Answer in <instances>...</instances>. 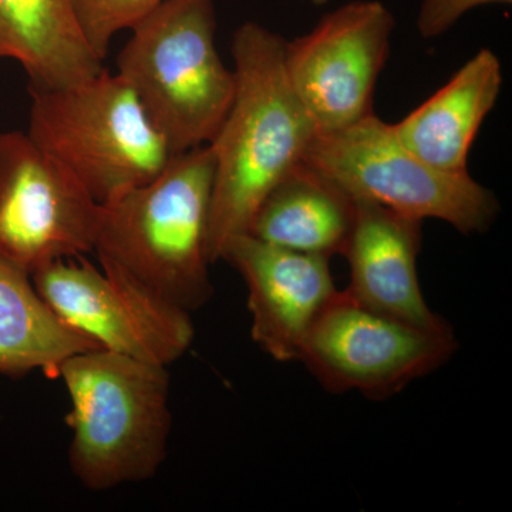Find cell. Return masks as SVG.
<instances>
[{
	"label": "cell",
	"instance_id": "d6986e66",
	"mask_svg": "<svg viewBox=\"0 0 512 512\" xmlns=\"http://www.w3.org/2000/svg\"><path fill=\"white\" fill-rule=\"evenodd\" d=\"M309 2L313 3V5L316 6H322L325 5V3H328L329 0H309Z\"/></svg>",
	"mask_w": 512,
	"mask_h": 512
},
{
	"label": "cell",
	"instance_id": "8992f818",
	"mask_svg": "<svg viewBox=\"0 0 512 512\" xmlns=\"http://www.w3.org/2000/svg\"><path fill=\"white\" fill-rule=\"evenodd\" d=\"M353 200L375 202L414 220L447 222L483 234L500 211L493 191L470 174L427 164L375 113L340 130L318 133L303 161Z\"/></svg>",
	"mask_w": 512,
	"mask_h": 512
},
{
	"label": "cell",
	"instance_id": "277c9868",
	"mask_svg": "<svg viewBox=\"0 0 512 512\" xmlns=\"http://www.w3.org/2000/svg\"><path fill=\"white\" fill-rule=\"evenodd\" d=\"M214 0H165L130 29L117 74L177 154L212 143L231 109L235 73L215 46Z\"/></svg>",
	"mask_w": 512,
	"mask_h": 512
},
{
	"label": "cell",
	"instance_id": "7c38bea8",
	"mask_svg": "<svg viewBox=\"0 0 512 512\" xmlns=\"http://www.w3.org/2000/svg\"><path fill=\"white\" fill-rule=\"evenodd\" d=\"M421 222L375 202L355 200V222L343 254L350 266L345 292L360 305L417 328L448 329L421 292Z\"/></svg>",
	"mask_w": 512,
	"mask_h": 512
},
{
	"label": "cell",
	"instance_id": "ba28073f",
	"mask_svg": "<svg viewBox=\"0 0 512 512\" xmlns=\"http://www.w3.org/2000/svg\"><path fill=\"white\" fill-rule=\"evenodd\" d=\"M59 259L32 274L43 301L101 349L170 366L190 350L191 313L154 295L119 269Z\"/></svg>",
	"mask_w": 512,
	"mask_h": 512
},
{
	"label": "cell",
	"instance_id": "e0dca14e",
	"mask_svg": "<svg viewBox=\"0 0 512 512\" xmlns=\"http://www.w3.org/2000/svg\"><path fill=\"white\" fill-rule=\"evenodd\" d=\"M80 26L96 55L106 60L117 33L130 30L165 0H72Z\"/></svg>",
	"mask_w": 512,
	"mask_h": 512
},
{
	"label": "cell",
	"instance_id": "5bb4252c",
	"mask_svg": "<svg viewBox=\"0 0 512 512\" xmlns=\"http://www.w3.org/2000/svg\"><path fill=\"white\" fill-rule=\"evenodd\" d=\"M0 59L22 64L33 89L72 86L104 69L72 0H0Z\"/></svg>",
	"mask_w": 512,
	"mask_h": 512
},
{
	"label": "cell",
	"instance_id": "ac0fdd59",
	"mask_svg": "<svg viewBox=\"0 0 512 512\" xmlns=\"http://www.w3.org/2000/svg\"><path fill=\"white\" fill-rule=\"evenodd\" d=\"M512 0H423L417 16V30L424 39H434L448 29L470 10L484 5H511Z\"/></svg>",
	"mask_w": 512,
	"mask_h": 512
},
{
	"label": "cell",
	"instance_id": "9c48e42d",
	"mask_svg": "<svg viewBox=\"0 0 512 512\" xmlns=\"http://www.w3.org/2000/svg\"><path fill=\"white\" fill-rule=\"evenodd\" d=\"M100 204L28 133H0V256L29 275L94 251Z\"/></svg>",
	"mask_w": 512,
	"mask_h": 512
},
{
	"label": "cell",
	"instance_id": "30bf717a",
	"mask_svg": "<svg viewBox=\"0 0 512 512\" xmlns=\"http://www.w3.org/2000/svg\"><path fill=\"white\" fill-rule=\"evenodd\" d=\"M394 16L382 2L355 0L292 42L285 69L318 133L352 126L373 113V94L390 52Z\"/></svg>",
	"mask_w": 512,
	"mask_h": 512
},
{
	"label": "cell",
	"instance_id": "5b68a950",
	"mask_svg": "<svg viewBox=\"0 0 512 512\" xmlns=\"http://www.w3.org/2000/svg\"><path fill=\"white\" fill-rule=\"evenodd\" d=\"M29 92V136L99 204L153 180L174 157L117 73L103 69L72 86Z\"/></svg>",
	"mask_w": 512,
	"mask_h": 512
},
{
	"label": "cell",
	"instance_id": "3957f363",
	"mask_svg": "<svg viewBox=\"0 0 512 512\" xmlns=\"http://www.w3.org/2000/svg\"><path fill=\"white\" fill-rule=\"evenodd\" d=\"M57 377L72 403L74 477L107 491L156 476L173 426L167 366L100 348L69 357Z\"/></svg>",
	"mask_w": 512,
	"mask_h": 512
},
{
	"label": "cell",
	"instance_id": "4fadbf2b",
	"mask_svg": "<svg viewBox=\"0 0 512 512\" xmlns=\"http://www.w3.org/2000/svg\"><path fill=\"white\" fill-rule=\"evenodd\" d=\"M501 86L500 60L490 49H481L439 92L392 124L394 134L427 164L448 173H467L471 146Z\"/></svg>",
	"mask_w": 512,
	"mask_h": 512
},
{
	"label": "cell",
	"instance_id": "9a60e30c",
	"mask_svg": "<svg viewBox=\"0 0 512 512\" xmlns=\"http://www.w3.org/2000/svg\"><path fill=\"white\" fill-rule=\"evenodd\" d=\"M355 222V200L308 165L292 171L259 205L248 234L291 251L345 254Z\"/></svg>",
	"mask_w": 512,
	"mask_h": 512
},
{
	"label": "cell",
	"instance_id": "6da1fadb",
	"mask_svg": "<svg viewBox=\"0 0 512 512\" xmlns=\"http://www.w3.org/2000/svg\"><path fill=\"white\" fill-rule=\"evenodd\" d=\"M286 40L255 22L235 30V96L210 146L214 153L208 252L222 259L248 234L259 205L301 167L318 134L285 69Z\"/></svg>",
	"mask_w": 512,
	"mask_h": 512
},
{
	"label": "cell",
	"instance_id": "7a4b0ae2",
	"mask_svg": "<svg viewBox=\"0 0 512 512\" xmlns=\"http://www.w3.org/2000/svg\"><path fill=\"white\" fill-rule=\"evenodd\" d=\"M215 160L210 144L171 158L148 183L100 204L94 251L177 308L210 302L208 229Z\"/></svg>",
	"mask_w": 512,
	"mask_h": 512
},
{
	"label": "cell",
	"instance_id": "8fae6325",
	"mask_svg": "<svg viewBox=\"0 0 512 512\" xmlns=\"http://www.w3.org/2000/svg\"><path fill=\"white\" fill-rule=\"evenodd\" d=\"M222 259L247 285L256 345L276 362L298 360L313 323L338 293L329 258L275 247L245 234L229 242Z\"/></svg>",
	"mask_w": 512,
	"mask_h": 512
},
{
	"label": "cell",
	"instance_id": "2e32d148",
	"mask_svg": "<svg viewBox=\"0 0 512 512\" xmlns=\"http://www.w3.org/2000/svg\"><path fill=\"white\" fill-rule=\"evenodd\" d=\"M92 349L100 346L56 315L32 276L0 256V375L40 370L57 379L69 357Z\"/></svg>",
	"mask_w": 512,
	"mask_h": 512
},
{
	"label": "cell",
	"instance_id": "52a82bcc",
	"mask_svg": "<svg viewBox=\"0 0 512 512\" xmlns=\"http://www.w3.org/2000/svg\"><path fill=\"white\" fill-rule=\"evenodd\" d=\"M457 348L451 328H417L338 291L306 335L298 360L330 393L382 400L446 365Z\"/></svg>",
	"mask_w": 512,
	"mask_h": 512
}]
</instances>
